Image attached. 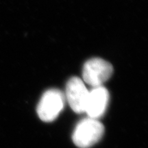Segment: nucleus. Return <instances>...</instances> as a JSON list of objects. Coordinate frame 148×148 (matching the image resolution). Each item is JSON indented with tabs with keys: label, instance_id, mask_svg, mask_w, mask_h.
<instances>
[{
	"label": "nucleus",
	"instance_id": "1",
	"mask_svg": "<svg viewBox=\"0 0 148 148\" xmlns=\"http://www.w3.org/2000/svg\"><path fill=\"white\" fill-rule=\"evenodd\" d=\"M104 127L97 119L86 118L81 121L73 131L72 139L79 148H89L103 136Z\"/></svg>",
	"mask_w": 148,
	"mask_h": 148
},
{
	"label": "nucleus",
	"instance_id": "2",
	"mask_svg": "<svg viewBox=\"0 0 148 148\" xmlns=\"http://www.w3.org/2000/svg\"><path fill=\"white\" fill-rule=\"evenodd\" d=\"M64 103L65 96L61 90H48L40 98L37 107V114L42 121H52L64 108Z\"/></svg>",
	"mask_w": 148,
	"mask_h": 148
},
{
	"label": "nucleus",
	"instance_id": "3",
	"mask_svg": "<svg viewBox=\"0 0 148 148\" xmlns=\"http://www.w3.org/2000/svg\"><path fill=\"white\" fill-rule=\"evenodd\" d=\"M113 73V67L110 62L99 58H91L84 64L82 77L84 82L92 88L102 86Z\"/></svg>",
	"mask_w": 148,
	"mask_h": 148
},
{
	"label": "nucleus",
	"instance_id": "4",
	"mask_svg": "<svg viewBox=\"0 0 148 148\" xmlns=\"http://www.w3.org/2000/svg\"><path fill=\"white\" fill-rule=\"evenodd\" d=\"M88 91L80 78L73 77L67 82L66 86V99L74 112H85Z\"/></svg>",
	"mask_w": 148,
	"mask_h": 148
},
{
	"label": "nucleus",
	"instance_id": "5",
	"mask_svg": "<svg viewBox=\"0 0 148 148\" xmlns=\"http://www.w3.org/2000/svg\"><path fill=\"white\" fill-rule=\"evenodd\" d=\"M109 101V92L103 86L94 87L88 92L85 112L88 117L97 119L104 114Z\"/></svg>",
	"mask_w": 148,
	"mask_h": 148
}]
</instances>
